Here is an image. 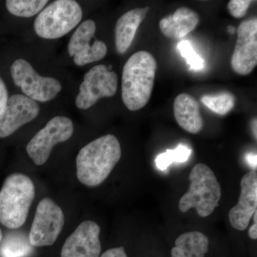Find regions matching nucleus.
<instances>
[{"mask_svg": "<svg viewBox=\"0 0 257 257\" xmlns=\"http://www.w3.org/2000/svg\"><path fill=\"white\" fill-rule=\"evenodd\" d=\"M121 157V145L113 135H106L81 149L77 159V177L89 187L102 184L114 170Z\"/></svg>", "mask_w": 257, "mask_h": 257, "instance_id": "obj_1", "label": "nucleus"}, {"mask_svg": "<svg viewBox=\"0 0 257 257\" xmlns=\"http://www.w3.org/2000/svg\"><path fill=\"white\" fill-rule=\"evenodd\" d=\"M157 68L156 60L147 51L136 52L126 61L121 77V97L130 111L141 109L150 101Z\"/></svg>", "mask_w": 257, "mask_h": 257, "instance_id": "obj_2", "label": "nucleus"}, {"mask_svg": "<svg viewBox=\"0 0 257 257\" xmlns=\"http://www.w3.org/2000/svg\"><path fill=\"white\" fill-rule=\"evenodd\" d=\"M35 197L33 182L28 176L13 174L0 190V223L11 229L21 227Z\"/></svg>", "mask_w": 257, "mask_h": 257, "instance_id": "obj_3", "label": "nucleus"}, {"mask_svg": "<svg viewBox=\"0 0 257 257\" xmlns=\"http://www.w3.org/2000/svg\"><path fill=\"white\" fill-rule=\"evenodd\" d=\"M189 181L188 192L179 200V210L184 213L194 208L198 215L207 217L219 207L221 197L220 184L214 172L202 163L193 167Z\"/></svg>", "mask_w": 257, "mask_h": 257, "instance_id": "obj_4", "label": "nucleus"}, {"mask_svg": "<svg viewBox=\"0 0 257 257\" xmlns=\"http://www.w3.org/2000/svg\"><path fill=\"white\" fill-rule=\"evenodd\" d=\"M82 10L73 0H57L37 15L34 28L39 37L47 40L61 38L80 23Z\"/></svg>", "mask_w": 257, "mask_h": 257, "instance_id": "obj_5", "label": "nucleus"}, {"mask_svg": "<svg viewBox=\"0 0 257 257\" xmlns=\"http://www.w3.org/2000/svg\"><path fill=\"white\" fill-rule=\"evenodd\" d=\"M11 75L25 95L37 102L52 100L62 89L60 81L40 76L28 61L23 59L15 60L12 64Z\"/></svg>", "mask_w": 257, "mask_h": 257, "instance_id": "obj_6", "label": "nucleus"}, {"mask_svg": "<svg viewBox=\"0 0 257 257\" xmlns=\"http://www.w3.org/2000/svg\"><path fill=\"white\" fill-rule=\"evenodd\" d=\"M73 133V122L69 118L63 116L52 118L29 142L26 147L29 157L35 165H43L54 147L67 141Z\"/></svg>", "mask_w": 257, "mask_h": 257, "instance_id": "obj_7", "label": "nucleus"}, {"mask_svg": "<svg viewBox=\"0 0 257 257\" xmlns=\"http://www.w3.org/2000/svg\"><path fill=\"white\" fill-rule=\"evenodd\" d=\"M64 219L63 211L52 199H42L29 234L32 246L40 247L53 244L63 229Z\"/></svg>", "mask_w": 257, "mask_h": 257, "instance_id": "obj_8", "label": "nucleus"}, {"mask_svg": "<svg viewBox=\"0 0 257 257\" xmlns=\"http://www.w3.org/2000/svg\"><path fill=\"white\" fill-rule=\"evenodd\" d=\"M117 87L116 74L104 64L96 65L84 75L76 97V106L82 110L89 109L101 98L114 96Z\"/></svg>", "mask_w": 257, "mask_h": 257, "instance_id": "obj_9", "label": "nucleus"}, {"mask_svg": "<svg viewBox=\"0 0 257 257\" xmlns=\"http://www.w3.org/2000/svg\"><path fill=\"white\" fill-rule=\"evenodd\" d=\"M96 32V24L92 20L83 22L76 29L68 44V52L73 57L74 62L77 66L97 62L104 58L107 53V47L104 42L95 40L92 45L91 40Z\"/></svg>", "mask_w": 257, "mask_h": 257, "instance_id": "obj_10", "label": "nucleus"}, {"mask_svg": "<svg viewBox=\"0 0 257 257\" xmlns=\"http://www.w3.org/2000/svg\"><path fill=\"white\" fill-rule=\"evenodd\" d=\"M257 64V19L244 20L237 29V40L231 66L239 75H248Z\"/></svg>", "mask_w": 257, "mask_h": 257, "instance_id": "obj_11", "label": "nucleus"}, {"mask_svg": "<svg viewBox=\"0 0 257 257\" xmlns=\"http://www.w3.org/2000/svg\"><path fill=\"white\" fill-rule=\"evenodd\" d=\"M38 103L24 94H14L8 99L0 115V139L8 138L23 125L31 122L40 114Z\"/></svg>", "mask_w": 257, "mask_h": 257, "instance_id": "obj_12", "label": "nucleus"}, {"mask_svg": "<svg viewBox=\"0 0 257 257\" xmlns=\"http://www.w3.org/2000/svg\"><path fill=\"white\" fill-rule=\"evenodd\" d=\"M100 227L93 221H84L67 238L61 257H99L101 252Z\"/></svg>", "mask_w": 257, "mask_h": 257, "instance_id": "obj_13", "label": "nucleus"}, {"mask_svg": "<svg viewBox=\"0 0 257 257\" xmlns=\"http://www.w3.org/2000/svg\"><path fill=\"white\" fill-rule=\"evenodd\" d=\"M257 211V172L251 170L241 180V194L237 204L230 209V224L235 229L244 231Z\"/></svg>", "mask_w": 257, "mask_h": 257, "instance_id": "obj_14", "label": "nucleus"}, {"mask_svg": "<svg viewBox=\"0 0 257 257\" xmlns=\"http://www.w3.org/2000/svg\"><path fill=\"white\" fill-rule=\"evenodd\" d=\"M174 114L177 124L187 133L194 135L202 131L204 121L199 103L190 94L182 93L175 98Z\"/></svg>", "mask_w": 257, "mask_h": 257, "instance_id": "obj_15", "label": "nucleus"}, {"mask_svg": "<svg viewBox=\"0 0 257 257\" xmlns=\"http://www.w3.org/2000/svg\"><path fill=\"white\" fill-rule=\"evenodd\" d=\"M149 7L130 10L120 17L115 28V45L118 53L124 54L130 48L137 30L150 11Z\"/></svg>", "mask_w": 257, "mask_h": 257, "instance_id": "obj_16", "label": "nucleus"}, {"mask_svg": "<svg viewBox=\"0 0 257 257\" xmlns=\"http://www.w3.org/2000/svg\"><path fill=\"white\" fill-rule=\"evenodd\" d=\"M199 20V15L194 10L181 8L173 15L162 19L160 28L162 34L169 38H182L195 29Z\"/></svg>", "mask_w": 257, "mask_h": 257, "instance_id": "obj_17", "label": "nucleus"}, {"mask_svg": "<svg viewBox=\"0 0 257 257\" xmlns=\"http://www.w3.org/2000/svg\"><path fill=\"white\" fill-rule=\"evenodd\" d=\"M175 243L172 257H205L209 251V238L200 231L184 233Z\"/></svg>", "mask_w": 257, "mask_h": 257, "instance_id": "obj_18", "label": "nucleus"}, {"mask_svg": "<svg viewBox=\"0 0 257 257\" xmlns=\"http://www.w3.org/2000/svg\"><path fill=\"white\" fill-rule=\"evenodd\" d=\"M33 247L29 239L23 234H12L5 238L0 246L2 257H25L31 253Z\"/></svg>", "mask_w": 257, "mask_h": 257, "instance_id": "obj_19", "label": "nucleus"}, {"mask_svg": "<svg viewBox=\"0 0 257 257\" xmlns=\"http://www.w3.org/2000/svg\"><path fill=\"white\" fill-rule=\"evenodd\" d=\"M47 0H8L7 9L12 15L20 18H31L45 8Z\"/></svg>", "mask_w": 257, "mask_h": 257, "instance_id": "obj_20", "label": "nucleus"}, {"mask_svg": "<svg viewBox=\"0 0 257 257\" xmlns=\"http://www.w3.org/2000/svg\"><path fill=\"white\" fill-rule=\"evenodd\" d=\"M203 104L216 114H228L234 108L235 97L229 92H222L215 95H204L201 98Z\"/></svg>", "mask_w": 257, "mask_h": 257, "instance_id": "obj_21", "label": "nucleus"}, {"mask_svg": "<svg viewBox=\"0 0 257 257\" xmlns=\"http://www.w3.org/2000/svg\"><path fill=\"white\" fill-rule=\"evenodd\" d=\"M192 154V150L184 145H179L175 150H167L157 156L155 163L161 171H165L174 162L183 163L187 162Z\"/></svg>", "mask_w": 257, "mask_h": 257, "instance_id": "obj_22", "label": "nucleus"}, {"mask_svg": "<svg viewBox=\"0 0 257 257\" xmlns=\"http://www.w3.org/2000/svg\"><path fill=\"white\" fill-rule=\"evenodd\" d=\"M178 49L182 57L187 60V63L192 69H202L204 67V60L196 53L188 41H182L178 45Z\"/></svg>", "mask_w": 257, "mask_h": 257, "instance_id": "obj_23", "label": "nucleus"}, {"mask_svg": "<svg viewBox=\"0 0 257 257\" xmlns=\"http://www.w3.org/2000/svg\"><path fill=\"white\" fill-rule=\"evenodd\" d=\"M252 1L250 0H231L228 3L227 8L230 14L234 18H241L246 15Z\"/></svg>", "mask_w": 257, "mask_h": 257, "instance_id": "obj_24", "label": "nucleus"}, {"mask_svg": "<svg viewBox=\"0 0 257 257\" xmlns=\"http://www.w3.org/2000/svg\"><path fill=\"white\" fill-rule=\"evenodd\" d=\"M8 99V88L3 79L0 77V115L4 111Z\"/></svg>", "mask_w": 257, "mask_h": 257, "instance_id": "obj_25", "label": "nucleus"}, {"mask_svg": "<svg viewBox=\"0 0 257 257\" xmlns=\"http://www.w3.org/2000/svg\"><path fill=\"white\" fill-rule=\"evenodd\" d=\"M100 257H127L123 246L118 248H110L103 253Z\"/></svg>", "mask_w": 257, "mask_h": 257, "instance_id": "obj_26", "label": "nucleus"}, {"mask_svg": "<svg viewBox=\"0 0 257 257\" xmlns=\"http://www.w3.org/2000/svg\"><path fill=\"white\" fill-rule=\"evenodd\" d=\"M253 216V224L248 229V236L251 239H257V211L254 213Z\"/></svg>", "mask_w": 257, "mask_h": 257, "instance_id": "obj_27", "label": "nucleus"}, {"mask_svg": "<svg viewBox=\"0 0 257 257\" xmlns=\"http://www.w3.org/2000/svg\"><path fill=\"white\" fill-rule=\"evenodd\" d=\"M246 160H247L248 165L253 169V170H256V155H253V154H248L246 156Z\"/></svg>", "mask_w": 257, "mask_h": 257, "instance_id": "obj_28", "label": "nucleus"}, {"mask_svg": "<svg viewBox=\"0 0 257 257\" xmlns=\"http://www.w3.org/2000/svg\"><path fill=\"white\" fill-rule=\"evenodd\" d=\"M252 130L253 135L255 136V139H256V119H253L252 122Z\"/></svg>", "mask_w": 257, "mask_h": 257, "instance_id": "obj_29", "label": "nucleus"}, {"mask_svg": "<svg viewBox=\"0 0 257 257\" xmlns=\"http://www.w3.org/2000/svg\"><path fill=\"white\" fill-rule=\"evenodd\" d=\"M228 30H229V32H231V33L234 34L235 32V28L233 26H229V28H228Z\"/></svg>", "mask_w": 257, "mask_h": 257, "instance_id": "obj_30", "label": "nucleus"}, {"mask_svg": "<svg viewBox=\"0 0 257 257\" xmlns=\"http://www.w3.org/2000/svg\"><path fill=\"white\" fill-rule=\"evenodd\" d=\"M2 239H3V233H2V230L0 229V242H1Z\"/></svg>", "mask_w": 257, "mask_h": 257, "instance_id": "obj_31", "label": "nucleus"}]
</instances>
